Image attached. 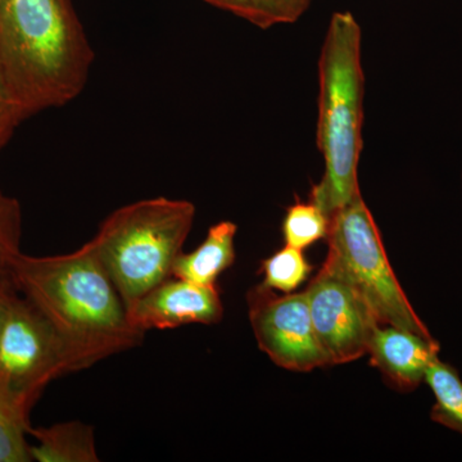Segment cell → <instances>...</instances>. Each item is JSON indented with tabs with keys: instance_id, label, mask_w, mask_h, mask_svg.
<instances>
[{
	"instance_id": "17",
	"label": "cell",
	"mask_w": 462,
	"mask_h": 462,
	"mask_svg": "<svg viewBox=\"0 0 462 462\" xmlns=\"http://www.w3.org/2000/svg\"><path fill=\"white\" fill-rule=\"evenodd\" d=\"M30 428V419L0 394V462L32 461L26 438Z\"/></svg>"
},
{
	"instance_id": "19",
	"label": "cell",
	"mask_w": 462,
	"mask_h": 462,
	"mask_svg": "<svg viewBox=\"0 0 462 462\" xmlns=\"http://www.w3.org/2000/svg\"><path fill=\"white\" fill-rule=\"evenodd\" d=\"M23 123L11 93H9L7 83H5V75H3L2 67H0V151L5 147L9 139L14 135V130L18 125Z\"/></svg>"
},
{
	"instance_id": "2",
	"label": "cell",
	"mask_w": 462,
	"mask_h": 462,
	"mask_svg": "<svg viewBox=\"0 0 462 462\" xmlns=\"http://www.w3.org/2000/svg\"><path fill=\"white\" fill-rule=\"evenodd\" d=\"M93 62L72 0H0V67L21 120L80 96Z\"/></svg>"
},
{
	"instance_id": "16",
	"label": "cell",
	"mask_w": 462,
	"mask_h": 462,
	"mask_svg": "<svg viewBox=\"0 0 462 462\" xmlns=\"http://www.w3.org/2000/svg\"><path fill=\"white\" fill-rule=\"evenodd\" d=\"M314 266L307 261L302 249L284 247L261 263L263 284L278 293H293L311 275Z\"/></svg>"
},
{
	"instance_id": "9",
	"label": "cell",
	"mask_w": 462,
	"mask_h": 462,
	"mask_svg": "<svg viewBox=\"0 0 462 462\" xmlns=\"http://www.w3.org/2000/svg\"><path fill=\"white\" fill-rule=\"evenodd\" d=\"M136 330H169L187 325H214L224 318V305L217 285L196 284L171 278L152 288L127 307Z\"/></svg>"
},
{
	"instance_id": "6",
	"label": "cell",
	"mask_w": 462,
	"mask_h": 462,
	"mask_svg": "<svg viewBox=\"0 0 462 462\" xmlns=\"http://www.w3.org/2000/svg\"><path fill=\"white\" fill-rule=\"evenodd\" d=\"M69 373V355L56 329L18 293L0 331V394L30 419L44 389Z\"/></svg>"
},
{
	"instance_id": "7",
	"label": "cell",
	"mask_w": 462,
	"mask_h": 462,
	"mask_svg": "<svg viewBox=\"0 0 462 462\" xmlns=\"http://www.w3.org/2000/svg\"><path fill=\"white\" fill-rule=\"evenodd\" d=\"M247 307L258 348L276 366L296 373L329 366L305 291L279 294L261 282L249 289Z\"/></svg>"
},
{
	"instance_id": "8",
	"label": "cell",
	"mask_w": 462,
	"mask_h": 462,
	"mask_svg": "<svg viewBox=\"0 0 462 462\" xmlns=\"http://www.w3.org/2000/svg\"><path fill=\"white\" fill-rule=\"evenodd\" d=\"M305 293L329 366L364 357L379 322L354 285L325 258Z\"/></svg>"
},
{
	"instance_id": "13",
	"label": "cell",
	"mask_w": 462,
	"mask_h": 462,
	"mask_svg": "<svg viewBox=\"0 0 462 462\" xmlns=\"http://www.w3.org/2000/svg\"><path fill=\"white\" fill-rule=\"evenodd\" d=\"M212 7L229 12L260 29L294 23L309 9L311 0H203Z\"/></svg>"
},
{
	"instance_id": "15",
	"label": "cell",
	"mask_w": 462,
	"mask_h": 462,
	"mask_svg": "<svg viewBox=\"0 0 462 462\" xmlns=\"http://www.w3.org/2000/svg\"><path fill=\"white\" fill-rule=\"evenodd\" d=\"M329 227V216L314 200H297L285 212L282 231L285 245L305 251L319 240L327 239Z\"/></svg>"
},
{
	"instance_id": "18",
	"label": "cell",
	"mask_w": 462,
	"mask_h": 462,
	"mask_svg": "<svg viewBox=\"0 0 462 462\" xmlns=\"http://www.w3.org/2000/svg\"><path fill=\"white\" fill-rule=\"evenodd\" d=\"M23 209L14 197L0 190V273H11L20 256Z\"/></svg>"
},
{
	"instance_id": "4",
	"label": "cell",
	"mask_w": 462,
	"mask_h": 462,
	"mask_svg": "<svg viewBox=\"0 0 462 462\" xmlns=\"http://www.w3.org/2000/svg\"><path fill=\"white\" fill-rule=\"evenodd\" d=\"M189 200L157 197L116 209L88 242L129 307L171 278L194 220Z\"/></svg>"
},
{
	"instance_id": "11",
	"label": "cell",
	"mask_w": 462,
	"mask_h": 462,
	"mask_svg": "<svg viewBox=\"0 0 462 462\" xmlns=\"http://www.w3.org/2000/svg\"><path fill=\"white\" fill-rule=\"evenodd\" d=\"M238 226L231 221L212 225L202 243L189 252H181L173 263L171 276L196 282L217 285L218 278L236 263V236Z\"/></svg>"
},
{
	"instance_id": "1",
	"label": "cell",
	"mask_w": 462,
	"mask_h": 462,
	"mask_svg": "<svg viewBox=\"0 0 462 462\" xmlns=\"http://www.w3.org/2000/svg\"><path fill=\"white\" fill-rule=\"evenodd\" d=\"M18 291L42 312L62 339L71 373L141 346L127 307L88 243L69 254L14 261Z\"/></svg>"
},
{
	"instance_id": "12",
	"label": "cell",
	"mask_w": 462,
	"mask_h": 462,
	"mask_svg": "<svg viewBox=\"0 0 462 462\" xmlns=\"http://www.w3.org/2000/svg\"><path fill=\"white\" fill-rule=\"evenodd\" d=\"M35 443L30 456L38 462H98L94 428L81 421L30 428Z\"/></svg>"
},
{
	"instance_id": "3",
	"label": "cell",
	"mask_w": 462,
	"mask_h": 462,
	"mask_svg": "<svg viewBox=\"0 0 462 462\" xmlns=\"http://www.w3.org/2000/svg\"><path fill=\"white\" fill-rule=\"evenodd\" d=\"M363 33L351 12L330 18L319 60L318 148L324 175L310 199L328 216L361 196L358 165L363 152L365 75Z\"/></svg>"
},
{
	"instance_id": "20",
	"label": "cell",
	"mask_w": 462,
	"mask_h": 462,
	"mask_svg": "<svg viewBox=\"0 0 462 462\" xmlns=\"http://www.w3.org/2000/svg\"><path fill=\"white\" fill-rule=\"evenodd\" d=\"M20 293L14 282V273H0V331L5 325V318H7L9 307L12 300Z\"/></svg>"
},
{
	"instance_id": "10",
	"label": "cell",
	"mask_w": 462,
	"mask_h": 462,
	"mask_svg": "<svg viewBox=\"0 0 462 462\" xmlns=\"http://www.w3.org/2000/svg\"><path fill=\"white\" fill-rule=\"evenodd\" d=\"M439 354L434 338L391 327L378 325L370 338L367 354L389 387L411 392L425 382L428 369Z\"/></svg>"
},
{
	"instance_id": "5",
	"label": "cell",
	"mask_w": 462,
	"mask_h": 462,
	"mask_svg": "<svg viewBox=\"0 0 462 462\" xmlns=\"http://www.w3.org/2000/svg\"><path fill=\"white\" fill-rule=\"evenodd\" d=\"M328 254L370 307L379 325L433 338L397 281L382 236L363 196L330 217Z\"/></svg>"
},
{
	"instance_id": "14",
	"label": "cell",
	"mask_w": 462,
	"mask_h": 462,
	"mask_svg": "<svg viewBox=\"0 0 462 462\" xmlns=\"http://www.w3.org/2000/svg\"><path fill=\"white\" fill-rule=\"evenodd\" d=\"M425 383L436 398L431 419L462 434V380L458 373L438 357L428 369Z\"/></svg>"
}]
</instances>
